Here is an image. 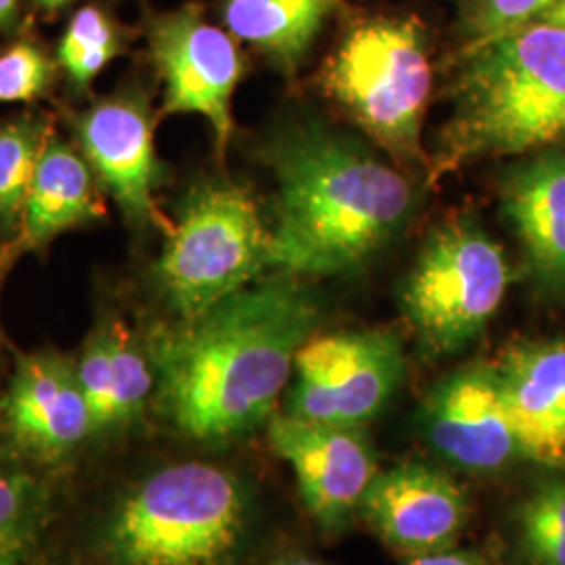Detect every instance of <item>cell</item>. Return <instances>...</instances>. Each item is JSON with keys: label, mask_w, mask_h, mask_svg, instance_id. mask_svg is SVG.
Wrapping results in <instances>:
<instances>
[{"label": "cell", "mask_w": 565, "mask_h": 565, "mask_svg": "<svg viewBox=\"0 0 565 565\" xmlns=\"http://www.w3.org/2000/svg\"><path fill=\"white\" fill-rule=\"evenodd\" d=\"M120 49L118 30L105 11L99 7H82L61 39L57 60L72 84L86 90L118 57Z\"/></svg>", "instance_id": "7402d4cb"}, {"label": "cell", "mask_w": 565, "mask_h": 565, "mask_svg": "<svg viewBox=\"0 0 565 565\" xmlns=\"http://www.w3.org/2000/svg\"><path fill=\"white\" fill-rule=\"evenodd\" d=\"M277 565H323L319 564V562H312V559H289V562H281V564Z\"/></svg>", "instance_id": "f546056e"}, {"label": "cell", "mask_w": 565, "mask_h": 565, "mask_svg": "<svg viewBox=\"0 0 565 565\" xmlns=\"http://www.w3.org/2000/svg\"><path fill=\"white\" fill-rule=\"evenodd\" d=\"M324 86L398 162H422L431 63L417 21L373 18L352 25L327 63Z\"/></svg>", "instance_id": "8992f818"}, {"label": "cell", "mask_w": 565, "mask_h": 565, "mask_svg": "<svg viewBox=\"0 0 565 565\" xmlns=\"http://www.w3.org/2000/svg\"><path fill=\"white\" fill-rule=\"evenodd\" d=\"M9 260V256H0V264ZM0 352H2V331H0Z\"/></svg>", "instance_id": "4dcf8cb0"}, {"label": "cell", "mask_w": 565, "mask_h": 565, "mask_svg": "<svg viewBox=\"0 0 565 565\" xmlns=\"http://www.w3.org/2000/svg\"><path fill=\"white\" fill-rule=\"evenodd\" d=\"M268 443L294 469L303 507L323 530L340 532L361 511L380 471L361 427L317 424L285 413L268 422Z\"/></svg>", "instance_id": "7c38bea8"}, {"label": "cell", "mask_w": 565, "mask_h": 565, "mask_svg": "<svg viewBox=\"0 0 565 565\" xmlns=\"http://www.w3.org/2000/svg\"><path fill=\"white\" fill-rule=\"evenodd\" d=\"M406 565H488L480 555L476 553H467V551H455V548H446L438 553H427L419 557H408Z\"/></svg>", "instance_id": "484cf974"}, {"label": "cell", "mask_w": 565, "mask_h": 565, "mask_svg": "<svg viewBox=\"0 0 565 565\" xmlns=\"http://www.w3.org/2000/svg\"><path fill=\"white\" fill-rule=\"evenodd\" d=\"M321 321L315 294L273 273L202 315L156 327L147 352L156 373L153 406L189 443H237L275 417L294 361Z\"/></svg>", "instance_id": "6da1fadb"}, {"label": "cell", "mask_w": 565, "mask_h": 565, "mask_svg": "<svg viewBox=\"0 0 565 565\" xmlns=\"http://www.w3.org/2000/svg\"><path fill=\"white\" fill-rule=\"evenodd\" d=\"M74 130L82 156L118 203L126 223L168 235L172 221L156 202L163 179L156 151V120L141 90H121L93 103Z\"/></svg>", "instance_id": "8fae6325"}, {"label": "cell", "mask_w": 565, "mask_h": 565, "mask_svg": "<svg viewBox=\"0 0 565 565\" xmlns=\"http://www.w3.org/2000/svg\"><path fill=\"white\" fill-rule=\"evenodd\" d=\"M53 76V63L36 44H13L0 53V103L36 102Z\"/></svg>", "instance_id": "d4e9b609"}, {"label": "cell", "mask_w": 565, "mask_h": 565, "mask_svg": "<svg viewBox=\"0 0 565 565\" xmlns=\"http://www.w3.org/2000/svg\"><path fill=\"white\" fill-rule=\"evenodd\" d=\"M520 536L534 565H565V476L539 486L520 509Z\"/></svg>", "instance_id": "603a6c76"}, {"label": "cell", "mask_w": 565, "mask_h": 565, "mask_svg": "<svg viewBox=\"0 0 565 565\" xmlns=\"http://www.w3.org/2000/svg\"><path fill=\"white\" fill-rule=\"evenodd\" d=\"M501 202L536 285L545 294H565V147L511 170Z\"/></svg>", "instance_id": "e0dca14e"}, {"label": "cell", "mask_w": 565, "mask_h": 565, "mask_svg": "<svg viewBox=\"0 0 565 565\" xmlns=\"http://www.w3.org/2000/svg\"><path fill=\"white\" fill-rule=\"evenodd\" d=\"M105 216L99 181L72 145L49 137L21 210L15 252L41 249L61 233Z\"/></svg>", "instance_id": "ac0fdd59"}, {"label": "cell", "mask_w": 565, "mask_h": 565, "mask_svg": "<svg viewBox=\"0 0 565 565\" xmlns=\"http://www.w3.org/2000/svg\"><path fill=\"white\" fill-rule=\"evenodd\" d=\"M18 9H20V0H0V28L2 30L15 21Z\"/></svg>", "instance_id": "4316f807"}, {"label": "cell", "mask_w": 565, "mask_h": 565, "mask_svg": "<svg viewBox=\"0 0 565 565\" xmlns=\"http://www.w3.org/2000/svg\"><path fill=\"white\" fill-rule=\"evenodd\" d=\"M525 459L565 467V342H524L494 366Z\"/></svg>", "instance_id": "2e32d148"}, {"label": "cell", "mask_w": 565, "mask_h": 565, "mask_svg": "<svg viewBox=\"0 0 565 565\" xmlns=\"http://www.w3.org/2000/svg\"><path fill=\"white\" fill-rule=\"evenodd\" d=\"M0 431L23 459L51 473L93 445L76 361L55 350L20 354L0 396Z\"/></svg>", "instance_id": "30bf717a"}, {"label": "cell", "mask_w": 565, "mask_h": 565, "mask_svg": "<svg viewBox=\"0 0 565 565\" xmlns=\"http://www.w3.org/2000/svg\"><path fill=\"white\" fill-rule=\"evenodd\" d=\"M340 0H224L233 39L256 46L285 74H294Z\"/></svg>", "instance_id": "ffe728a7"}, {"label": "cell", "mask_w": 565, "mask_h": 565, "mask_svg": "<svg viewBox=\"0 0 565 565\" xmlns=\"http://www.w3.org/2000/svg\"><path fill=\"white\" fill-rule=\"evenodd\" d=\"M153 65L163 84L162 111L202 116L223 153L233 135V95L243 76L235 39L186 4L153 18L147 28Z\"/></svg>", "instance_id": "9c48e42d"}, {"label": "cell", "mask_w": 565, "mask_h": 565, "mask_svg": "<svg viewBox=\"0 0 565 565\" xmlns=\"http://www.w3.org/2000/svg\"><path fill=\"white\" fill-rule=\"evenodd\" d=\"M49 124L39 116H23L0 128V223H20L28 189L34 179Z\"/></svg>", "instance_id": "44dd1931"}, {"label": "cell", "mask_w": 565, "mask_h": 565, "mask_svg": "<svg viewBox=\"0 0 565 565\" xmlns=\"http://www.w3.org/2000/svg\"><path fill=\"white\" fill-rule=\"evenodd\" d=\"M509 282L501 245L473 218H452L429 235L404 279V317L429 354H455L484 331Z\"/></svg>", "instance_id": "52a82bcc"}, {"label": "cell", "mask_w": 565, "mask_h": 565, "mask_svg": "<svg viewBox=\"0 0 565 565\" xmlns=\"http://www.w3.org/2000/svg\"><path fill=\"white\" fill-rule=\"evenodd\" d=\"M264 162L277 184L270 273H352L403 231L415 207L403 172L321 124L273 137Z\"/></svg>", "instance_id": "7a4b0ae2"}, {"label": "cell", "mask_w": 565, "mask_h": 565, "mask_svg": "<svg viewBox=\"0 0 565 565\" xmlns=\"http://www.w3.org/2000/svg\"><path fill=\"white\" fill-rule=\"evenodd\" d=\"M36 2L41 4L42 9H46V11H57V9L70 4V2H74V0H36Z\"/></svg>", "instance_id": "f1b7e54d"}, {"label": "cell", "mask_w": 565, "mask_h": 565, "mask_svg": "<svg viewBox=\"0 0 565 565\" xmlns=\"http://www.w3.org/2000/svg\"><path fill=\"white\" fill-rule=\"evenodd\" d=\"M270 270V231L235 182L195 184L179 207L151 281L174 321L193 319Z\"/></svg>", "instance_id": "5b68a950"}, {"label": "cell", "mask_w": 565, "mask_h": 565, "mask_svg": "<svg viewBox=\"0 0 565 565\" xmlns=\"http://www.w3.org/2000/svg\"><path fill=\"white\" fill-rule=\"evenodd\" d=\"M424 431L438 455L469 471L525 459L494 366H467L436 385L424 406Z\"/></svg>", "instance_id": "5bb4252c"}, {"label": "cell", "mask_w": 565, "mask_h": 565, "mask_svg": "<svg viewBox=\"0 0 565 565\" xmlns=\"http://www.w3.org/2000/svg\"><path fill=\"white\" fill-rule=\"evenodd\" d=\"M57 520L51 471L23 459L0 431V565H34Z\"/></svg>", "instance_id": "d6986e66"}, {"label": "cell", "mask_w": 565, "mask_h": 565, "mask_svg": "<svg viewBox=\"0 0 565 565\" xmlns=\"http://www.w3.org/2000/svg\"><path fill=\"white\" fill-rule=\"evenodd\" d=\"M249 527L252 499L237 473L181 461L116 488L86 548L93 565H235Z\"/></svg>", "instance_id": "3957f363"}, {"label": "cell", "mask_w": 565, "mask_h": 565, "mask_svg": "<svg viewBox=\"0 0 565 565\" xmlns=\"http://www.w3.org/2000/svg\"><path fill=\"white\" fill-rule=\"evenodd\" d=\"M369 527L406 557L438 553L461 536L469 505L463 488L446 471L406 461L377 471L361 503Z\"/></svg>", "instance_id": "4fadbf2b"}, {"label": "cell", "mask_w": 565, "mask_h": 565, "mask_svg": "<svg viewBox=\"0 0 565 565\" xmlns=\"http://www.w3.org/2000/svg\"><path fill=\"white\" fill-rule=\"evenodd\" d=\"M562 0H469L465 32L471 49L541 20Z\"/></svg>", "instance_id": "cb8c5ba5"}, {"label": "cell", "mask_w": 565, "mask_h": 565, "mask_svg": "<svg viewBox=\"0 0 565 565\" xmlns=\"http://www.w3.org/2000/svg\"><path fill=\"white\" fill-rule=\"evenodd\" d=\"M287 415L361 427L375 419L404 377L403 343L387 329L310 338L294 361Z\"/></svg>", "instance_id": "ba28073f"}, {"label": "cell", "mask_w": 565, "mask_h": 565, "mask_svg": "<svg viewBox=\"0 0 565 565\" xmlns=\"http://www.w3.org/2000/svg\"><path fill=\"white\" fill-rule=\"evenodd\" d=\"M93 419V445L114 443L141 424L153 404L156 373L147 345L120 317H103L76 361Z\"/></svg>", "instance_id": "9a60e30c"}, {"label": "cell", "mask_w": 565, "mask_h": 565, "mask_svg": "<svg viewBox=\"0 0 565 565\" xmlns=\"http://www.w3.org/2000/svg\"><path fill=\"white\" fill-rule=\"evenodd\" d=\"M564 137L565 28L534 21L469 51L434 177Z\"/></svg>", "instance_id": "277c9868"}, {"label": "cell", "mask_w": 565, "mask_h": 565, "mask_svg": "<svg viewBox=\"0 0 565 565\" xmlns=\"http://www.w3.org/2000/svg\"><path fill=\"white\" fill-rule=\"evenodd\" d=\"M539 21H546V23L565 28V0H562L559 4H555L551 11H546L545 15Z\"/></svg>", "instance_id": "83f0119b"}]
</instances>
